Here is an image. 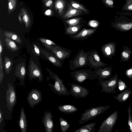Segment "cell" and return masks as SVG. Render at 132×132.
<instances>
[{
    "mask_svg": "<svg viewBox=\"0 0 132 132\" xmlns=\"http://www.w3.org/2000/svg\"><path fill=\"white\" fill-rule=\"evenodd\" d=\"M53 115L50 111L44 112L42 118V122L46 132H53L54 125L53 120Z\"/></svg>",
    "mask_w": 132,
    "mask_h": 132,
    "instance_id": "15",
    "label": "cell"
},
{
    "mask_svg": "<svg viewBox=\"0 0 132 132\" xmlns=\"http://www.w3.org/2000/svg\"><path fill=\"white\" fill-rule=\"evenodd\" d=\"M118 75L116 73L107 80H99L102 87L101 92L105 93H116L115 89L118 86Z\"/></svg>",
    "mask_w": 132,
    "mask_h": 132,
    "instance_id": "7",
    "label": "cell"
},
{
    "mask_svg": "<svg viewBox=\"0 0 132 132\" xmlns=\"http://www.w3.org/2000/svg\"><path fill=\"white\" fill-rule=\"evenodd\" d=\"M59 121L61 131L65 132L70 128V124L65 119L61 117L59 118Z\"/></svg>",
    "mask_w": 132,
    "mask_h": 132,
    "instance_id": "31",
    "label": "cell"
},
{
    "mask_svg": "<svg viewBox=\"0 0 132 132\" xmlns=\"http://www.w3.org/2000/svg\"><path fill=\"white\" fill-rule=\"evenodd\" d=\"M67 10L62 15V18L66 19L70 17L80 15L83 11L80 10L76 9L73 7L71 4L69 3L67 5Z\"/></svg>",
    "mask_w": 132,
    "mask_h": 132,
    "instance_id": "20",
    "label": "cell"
},
{
    "mask_svg": "<svg viewBox=\"0 0 132 132\" xmlns=\"http://www.w3.org/2000/svg\"><path fill=\"white\" fill-rule=\"evenodd\" d=\"M111 107L110 105L100 106L91 107L84 110L81 114L79 124L81 125L104 112Z\"/></svg>",
    "mask_w": 132,
    "mask_h": 132,
    "instance_id": "1",
    "label": "cell"
},
{
    "mask_svg": "<svg viewBox=\"0 0 132 132\" xmlns=\"http://www.w3.org/2000/svg\"><path fill=\"white\" fill-rule=\"evenodd\" d=\"M29 66V72L28 77L30 81L33 79H38V82H41L43 80L42 71L37 65L34 61H31L30 62Z\"/></svg>",
    "mask_w": 132,
    "mask_h": 132,
    "instance_id": "13",
    "label": "cell"
},
{
    "mask_svg": "<svg viewBox=\"0 0 132 132\" xmlns=\"http://www.w3.org/2000/svg\"><path fill=\"white\" fill-rule=\"evenodd\" d=\"M42 94L41 91L37 88L32 89L28 93L27 100L29 106L34 108L42 101Z\"/></svg>",
    "mask_w": 132,
    "mask_h": 132,
    "instance_id": "11",
    "label": "cell"
},
{
    "mask_svg": "<svg viewBox=\"0 0 132 132\" xmlns=\"http://www.w3.org/2000/svg\"><path fill=\"white\" fill-rule=\"evenodd\" d=\"M8 1V12L10 14L13 12L15 9L17 0H9Z\"/></svg>",
    "mask_w": 132,
    "mask_h": 132,
    "instance_id": "34",
    "label": "cell"
},
{
    "mask_svg": "<svg viewBox=\"0 0 132 132\" xmlns=\"http://www.w3.org/2000/svg\"><path fill=\"white\" fill-rule=\"evenodd\" d=\"M81 18H76L66 20L65 22L68 26H73L81 23Z\"/></svg>",
    "mask_w": 132,
    "mask_h": 132,
    "instance_id": "33",
    "label": "cell"
},
{
    "mask_svg": "<svg viewBox=\"0 0 132 132\" xmlns=\"http://www.w3.org/2000/svg\"><path fill=\"white\" fill-rule=\"evenodd\" d=\"M6 107L10 111L15 105L17 101L16 95L14 87L12 85L9 83L8 84L5 95Z\"/></svg>",
    "mask_w": 132,
    "mask_h": 132,
    "instance_id": "9",
    "label": "cell"
},
{
    "mask_svg": "<svg viewBox=\"0 0 132 132\" xmlns=\"http://www.w3.org/2000/svg\"><path fill=\"white\" fill-rule=\"evenodd\" d=\"M125 74L128 79H132V66L130 69L126 71Z\"/></svg>",
    "mask_w": 132,
    "mask_h": 132,
    "instance_id": "44",
    "label": "cell"
},
{
    "mask_svg": "<svg viewBox=\"0 0 132 132\" xmlns=\"http://www.w3.org/2000/svg\"><path fill=\"white\" fill-rule=\"evenodd\" d=\"M87 24V26L96 29L99 26L100 23L97 20H92L89 21Z\"/></svg>",
    "mask_w": 132,
    "mask_h": 132,
    "instance_id": "40",
    "label": "cell"
},
{
    "mask_svg": "<svg viewBox=\"0 0 132 132\" xmlns=\"http://www.w3.org/2000/svg\"><path fill=\"white\" fill-rule=\"evenodd\" d=\"M21 16L22 15L21 13H20V14L19 13V15L18 16V19L19 22H20L21 24L22 22Z\"/></svg>",
    "mask_w": 132,
    "mask_h": 132,
    "instance_id": "49",
    "label": "cell"
},
{
    "mask_svg": "<svg viewBox=\"0 0 132 132\" xmlns=\"http://www.w3.org/2000/svg\"><path fill=\"white\" fill-rule=\"evenodd\" d=\"M87 65L90 68L96 70L108 65L102 62L97 51L92 50L88 52Z\"/></svg>",
    "mask_w": 132,
    "mask_h": 132,
    "instance_id": "5",
    "label": "cell"
},
{
    "mask_svg": "<svg viewBox=\"0 0 132 132\" xmlns=\"http://www.w3.org/2000/svg\"><path fill=\"white\" fill-rule=\"evenodd\" d=\"M122 10L132 11V0H126L125 3L123 6Z\"/></svg>",
    "mask_w": 132,
    "mask_h": 132,
    "instance_id": "38",
    "label": "cell"
},
{
    "mask_svg": "<svg viewBox=\"0 0 132 132\" xmlns=\"http://www.w3.org/2000/svg\"><path fill=\"white\" fill-rule=\"evenodd\" d=\"M116 43L110 42L102 45L101 50L105 57L110 59L115 55L116 52Z\"/></svg>",
    "mask_w": 132,
    "mask_h": 132,
    "instance_id": "16",
    "label": "cell"
},
{
    "mask_svg": "<svg viewBox=\"0 0 132 132\" xmlns=\"http://www.w3.org/2000/svg\"><path fill=\"white\" fill-rule=\"evenodd\" d=\"M45 47L63 62L66 58L70 57L72 53L71 50L60 46H52Z\"/></svg>",
    "mask_w": 132,
    "mask_h": 132,
    "instance_id": "10",
    "label": "cell"
},
{
    "mask_svg": "<svg viewBox=\"0 0 132 132\" xmlns=\"http://www.w3.org/2000/svg\"><path fill=\"white\" fill-rule=\"evenodd\" d=\"M3 119V114L0 108V124H1Z\"/></svg>",
    "mask_w": 132,
    "mask_h": 132,
    "instance_id": "47",
    "label": "cell"
},
{
    "mask_svg": "<svg viewBox=\"0 0 132 132\" xmlns=\"http://www.w3.org/2000/svg\"><path fill=\"white\" fill-rule=\"evenodd\" d=\"M127 112L128 116V124L130 131L132 132V114L130 105H129L128 108Z\"/></svg>",
    "mask_w": 132,
    "mask_h": 132,
    "instance_id": "36",
    "label": "cell"
},
{
    "mask_svg": "<svg viewBox=\"0 0 132 132\" xmlns=\"http://www.w3.org/2000/svg\"><path fill=\"white\" fill-rule=\"evenodd\" d=\"M83 25L80 23L73 26H68L65 28L64 33L69 35L76 34L79 32Z\"/></svg>",
    "mask_w": 132,
    "mask_h": 132,
    "instance_id": "25",
    "label": "cell"
},
{
    "mask_svg": "<svg viewBox=\"0 0 132 132\" xmlns=\"http://www.w3.org/2000/svg\"><path fill=\"white\" fill-rule=\"evenodd\" d=\"M19 123L20 129L22 132H27L28 126L27 121L25 113L23 106H21Z\"/></svg>",
    "mask_w": 132,
    "mask_h": 132,
    "instance_id": "21",
    "label": "cell"
},
{
    "mask_svg": "<svg viewBox=\"0 0 132 132\" xmlns=\"http://www.w3.org/2000/svg\"><path fill=\"white\" fill-rule=\"evenodd\" d=\"M5 42L7 46L12 51H15L19 50V48L16 44L11 39L6 37Z\"/></svg>",
    "mask_w": 132,
    "mask_h": 132,
    "instance_id": "32",
    "label": "cell"
},
{
    "mask_svg": "<svg viewBox=\"0 0 132 132\" xmlns=\"http://www.w3.org/2000/svg\"><path fill=\"white\" fill-rule=\"evenodd\" d=\"M58 109L61 112L67 114H72L78 110L75 106L71 104L60 105L58 106Z\"/></svg>",
    "mask_w": 132,
    "mask_h": 132,
    "instance_id": "24",
    "label": "cell"
},
{
    "mask_svg": "<svg viewBox=\"0 0 132 132\" xmlns=\"http://www.w3.org/2000/svg\"><path fill=\"white\" fill-rule=\"evenodd\" d=\"M34 50L36 54L38 56L40 55V51L37 46L35 44L34 45Z\"/></svg>",
    "mask_w": 132,
    "mask_h": 132,
    "instance_id": "45",
    "label": "cell"
},
{
    "mask_svg": "<svg viewBox=\"0 0 132 132\" xmlns=\"http://www.w3.org/2000/svg\"><path fill=\"white\" fill-rule=\"evenodd\" d=\"M43 1L46 6L52 8L53 6V3L52 0H43Z\"/></svg>",
    "mask_w": 132,
    "mask_h": 132,
    "instance_id": "43",
    "label": "cell"
},
{
    "mask_svg": "<svg viewBox=\"0 0 132 132\" xmlns=\"http://www.w3.org/2000/svg\"><path fill=\"white\" fill-rule=\"evenodd\" d=\"M123 50L121 54L120 62H128L129 59L132 54V51L130 48L127 46H123Z\"/></svg>",
    "mask_w": 132,
    "mask_h": 132,
    "instance_id": "26",
    "label": "cell"
},
{
    "mask_svg": "<svg viewBox=\"0 0 132 132\" xmlns=\"http://www.w3.org/2000/svg\"><path fill=\"white\" fill-rule=\"evenodd\" d=\"M3 51V47L2 44L1 43V39H0V55H2V54Z\"/></svg>",
    "mask_w": 132,
    "mask_h": 132,
    "instance_id": "48",
    "label": "cell"
},
{
    "mask_svg": "<svg viewBox=\"0 0 132 132\" xmlns=\"http://www.w3.org/2000/svg\"><path fill=\"white\" fill-rule=\"evenodd\" d=\"M49 75L55 81L54 84H48L52 91L60 95L70 96V94L68 89L63 84L64 80L60 79L56 74L51 72Z\"/></svg>",
    "mask_w": 132,
    "mask_h": 132,
    "instance_id": "3",
    "label": "cell"
},
{
    "mask_svg": "<svg viewBox=\"0 0 132 132\" xmlns=\"http://www.w3.org/2000/svg\"><path fill=\"white\" fill-rule=\"evenodd\" d=\"M68 84L71 86L69 90L70 93L77 98L85 97L89 94L88 89L80 85L73 83Z\"/></svg>",
    "mask_w": 132,
    "mask_h": 132,
    "instance_id": "12",
    "label": "cell"
},
{
    "mask_svg": "<svg viewBox=\"0 0 132 132\" xmlns=\"http://www.w3.org/2000/svg\"><path fill=\"white\" fill-rule=\"evenodd\" d=\"M40 49L42 53L54 66L58 68H60L62 67L63 62L55 55L40 48Z\"/></svg>",
    "mask_w": 132,
    "mask_h": 132,
    "instance_id": "19",
    "label": "cell"
},
{
    "mask_svg": "<svg viewBox=\"0 0 132 132\" xmlns=\"http://www.w3.org/2000/svg\"><path fill=\"white\" fill-rule=\"evenodd\" d=\"M113 68L112 66L104 67L93 71L96 78L99 80H103L109 78L112 75Z\"/></svg>",
    "mask_w": 132,
    "mask_h": 132,
    "instance_id": "17",
    "label": "cell"
},
{
    "mask_svg": "<svg viewBox=\"0 0 132 132\" xmlns=\"http://www.w3.org/2000/svg\"><path fill=\"white\" fill-rule=\"evenodd\" d=\"M121 15L116 16L114 21L111 23L112 27L117 31L127 32L132 30V18Z\"/></svg>",
    "mask_w": 132,
    "mask_h": 132,
    "instance_id": "2",
    "label": "cell"
},
{
    "mask_svg": "<svg viewBox=\"0 0 132 132\" xmlns=\"http://www.w3.org/2000/svg\"><path fill=\"white\" fill-rule=\"evenodd\" d=\"M45 14L47 15H52V11L50 10H48L45 12Z\"/></svg>",
    "mask_w": 132,
    "mask_h": 132,
    "instance_id": "46",
    "label": "cell"
},
{
    "mask_svg": "<svg viewBox=\"0 0 132 132\" xmlns=\"http://www.w3.org/2000/svg\"><path fill=\"white\" fill-rule=\"evenodd\" d=\"M131 38H132V36H131L130 37Z\"/></svg>",
    "mask_w": 132,
    "mask_h": 132,
    "instance_id": "50",
    "label": "cell"
},
{
    "mask_svg": "<svg viewBox=\"0 0 132 132\" xmlns=\"http://www.w3.org/2000/svg\"><path fill=\"white\" fill-rule=\"evenodd\" d=\"M70 3L72 6L76 9L81 10L85 13H88V10L83 5L73 0H71Z\"/></svg>",
    "mask_w": 132,
    "mask_h": 132,
    "instance_id": "35",
    "label": "cell"
},
{
    "mask_svg": "<svg viewBox=\"0 0 132 132\" xmlns=\"http://www.w3.org/2000/svg\"><path fill=\"white\" fill-rule=\"evenodd\" d=\"M106 6L113 8L114 7V0H102Z\"/></svg>",
    "mask_w": 132,
    "mask_h": 132,
    "instance_id": "42",
    "label": "cell"
},
{
    "mask_svg": "<svg viewBox=\"0 0 132 132\" xmlns=\"http://www.w3.org/2000/svg\"><path fill=\"white\" fill-rule=\"evenodd\" d=\"M3 62L2 56H0V84L3 82L4 77V74L3 71Z\"/></svg>",
    "mask_w": 132,
    "mask_h": 132,
    "instance_id": "39",
    "label": "cell"
},
{
    "mask_svg": "<svg viewBox=\"0 0 132 132\" xmlns=\"http://www.w3.org/2000/svg\"><path fill=\"white\" fill-rule=\"evenodd\" d=\"M118 86L119 91L124 90L127 88V86L125 83L119 78L118 80Z\"/></svg>",
    "mask_w": 132,
    "mask_h": 132,
    "instance_id": "41",
    "label": "cell"
},
{
    "mask_svg": "<svg viewBox=\"0 0 132 132\" xmlns=\"http://www.w3.org/2000/svg\"><path fill=\"white\" fill-rule=\"evenodd\" d=\"M26 74L24 63L23 62L18 64L15 68V75L20 80V83L19 84L20 85L24 86Z\"/></svg>",
    "mask_w": 132,
    "mask_h": 132,
    "instance_id": "18",
    "label": "cell"
},
{
    "mask_svg": "<svg viewBox=\"0 0 132 132\" xmlns=\"http://www.w3.org/2000/svg\"></svg>",
    "mask_w": 132,
    "mask_h": 132,
    "instance_id": "51",
    "label": "cell"
},
{
    "mask_svg": "<svg viewBox=\"0 0 132 132\" xmlns=\"http://www.w3.org/2000/svg\"><path fill=\"white\" fill-rule=\"evenodd\" d=\"M70 75L73 80L80 84L87 79L93 80L96 77L90 69H80L70 72Z\"/></svg>",
    "mask_w": 132,
    "mask_h": 132,
    "instance_id": "6",
    "label": "cell"
},
{
    "mask_svg": "<svg viewBox=\"0 0 132 132\" xmlns=\"http://www.w3.org/2000/svg\"><path fill=\"white\" fill-rule=\"evenodd\" d=\"M96 124V122H93L84 125L74 132H94L96 129L95 127Z\"/></svg>",
    "mask_w": 132,
    "mask_h": 132,
    "instance_id": "27",
    "label": "cell"
},
{
    "mask_svg": "<svg viewBox=\"0 0 132 132\" xmlns=\"http://www.w3.org/2000/svg\"><path fill=\"white\" fill-rule=\"evenodd\" d=\"M4 35L6 37L13 40L18 43H21V38L15 32L9 31H5Z\"/></svg>",
    "mask_w": 132,
    "mask_h": 132,
    "instance_id": "29",
    "label": "cell"
},
{
    "mask_svg": "<svg viewBox=\"0 0 132 132\" xmlns=\"http://www.w3.org/2000/svg\"><path fill=\"white\" fill-rule=\"evenodd\" d=\"M96 29H87L84 28L77 34L69 35L71 39L83 41L91 37L96 32Z\"/></svg>",
    "mask_w": 132,
    "mask_h": 132,
    "instance_id": "14",
    "label": "cell"
},
{
    "mask_svg": "<svg viewBox=\"0 0 132 132\" xmlns=\"http://www.w3.org/2000/svg\"><path fill=\"white\" fill-rule=\"evenodd\" d=\"M21 13L23 21L26 28L29 27L31 24V20L27 10L24 8H21Z\"/></svg>",
    "mask_w": 132,
    "mask_h": 132,
    "instance_id": "28",
    "label": "cell"
},
{
    "mask_svg": "<svg viewBox=\"0 0 132 132\" xmlns=\"http://www.w3.org/2000/svg\"><path fill=\"white\" fill-rule=\"evenodd\" d=\"M66 3L65 0H55V9L59 16H62L65 12Z\"/></svg>",
    "mask_w": 132,
    "mask_h": 132,
    "instance_id": "23",
    "label": "cell"
},
{
    "mask_svg": "<svg viewBox=\"0 0 132 132\" xmlns=\"http://www.w3.org/2000/svg\"><path fill=\"white\" fill-rule=\"evenodd\" d=\"M88 54V52H85L84 49L79 50L75 56L69 62V69L73 70L79 68L86 67Z\"/></svg>",
    "mask_w": 132,
    "mask_h": 132,
    "instance_id": "4",
    "label": "cell"
},
{
    "mask_svg": "<svg viewBox=\"0 0 132 132\" xmlns=\"http://www.w3.org/2000/svg\"><path fill=\"white\" fill-rule=\"evenodd\" d=\"M13 66V62L7 56L4 57L3 66L6 74H9L11 71Z\"/></svg>",
    "mask_w": 132,
    "mask_h": 132,
    "instance_id": "30",
    "label": "cell"
},
{
    "mask_svg": "<svg viewBox=\"0 0 132 132\" xmlns=\"http://www.w3.org/2000/svg\"><path fill=\"white\" fill-rule=\"evenodd\" d=\"M118 116V111L116 110L109 115L102 123L97 132H112Z\"/></svg>",
    "mask_w": 132,
    "mask_h": 132,
    "instance_id": "8",
    "label": "cell"
},
{
    "mask_svg": "<svg viewBox=\"0 0 132 132\" xmlns=\"http://www.w3.org/2000/svg\"><path fill=\"white\" fill-rule=\"evenodd\" d=\"M132 93L131 90L129 88L116 96H113V98L119 102L123 103L126 101Z\"/></svg>",
    "mask_w": 132,
    "mask_h": 132,
    "instance_id": "22",
    "label": "cell"
},
{
    "mask_svg": "<svg viewBox=\"0 0 132 132\" xmlns=\"http://www.w3.org/2000/svg\"><path fill=\"white\" fill-rule=\"evenodd\" d=\"M39 39L45 47L57 45L54 42L48 39L43 38H39Z\"/></svg>",
    "mask_w": 132,
    "mask_h": 132,
    "instance_id": "37",
    "label": "cell"
}]
</instances>
